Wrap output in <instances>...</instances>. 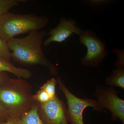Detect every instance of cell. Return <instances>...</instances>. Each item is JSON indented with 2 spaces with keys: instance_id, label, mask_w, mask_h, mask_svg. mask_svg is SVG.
Segmentation results:
<instances>
[{
  "instance_id": "obj_1",
  "label": "cell",
  "mask_w": 124,
  "mask_h": 124,
  "mask_svg": "<svg viewBox=\"0 0 124 124\" xmlns=\"http://www.w3.org/2000/svg\"><path fill=\"white\" fill-rule=\"evenodd\" d=\"M46 31H33L23 38H12L7 42L11 53V59L19 64L27 66L39 65L48 69L52 76L58 72L55 64L46 58L42 49Z\"/></svg>"
},
{
  "instance_id": "obj_2",
  "label": "cell",
  "mask_w": 124,
  "mask_h": 124,
  "mask_svg": "<svg viewBox=\"0 0 124 124\" xmlns=\"http://www.w3.org/2000/svg\"><path fill=\"white\" fill-rule=\"evenodd\" d=\"M32 87L23 78H10L0 85V104L10 118L21 117L31 108L35 102Z\"/></svg>"
},
{
  "instance_id": "obj_3",
  "label": "cell",
  "mask_w": 124,
  "mask_h": 124,
  "mask_svg": "<svg viewBox=\"0 0 124 124\" xmlns=\"http://www.w3.org/2000/svg\"><path fill=\"white\" fill-rule=\"evenodd\" d=\"M49 23L45 15L8 12L0 17V37L7 42L15 36L44 29Z\"/></svg>"
},
{
  "instance_id": "obj_4",
  "label": "cell",
  "mask_w": 124,
  "mask_h": 124,
  "mask_svg": "<svg viewBox=\"0 0 124 124\" xmlns=\"http://www.w3.org/2000/svg\"><path fill=\"white\" fill-rule=\"evenodd\" d=\"M58 85L67 100V117L70 124H84L83 113L86 108L91 107L94 110L105 112L97 100L92 98L81 99L73 94L63 84L62 78L57 77Z\"/></svg>"
},
{
  "instance_id": "obj_5",
  "label": "cell",
  "mask_w": 124,
  "mask_h": 124,
  "mask_svg": "<svg viewBox=\"0 0 124 124\" xmlns=\"http://www.w3.org/2000/svg\"><path fill=\"white\" fill-rule=\"evenodd\" d=\"M79 36V41L86 46L87 52L81 58V63L85 67H95L102 62L108 53L105 42L98 38L90 30H83Z\"/></svg>"
},
{
  "instance_id": "obj_6",
  "label": "cell",
  "mask_w": 124,
  "mask_h": 124,
  "mask_svg": "<svg viewBox=\"0 0 124 124\" xmlns=\"http://www.w3.org/2000/svg\"><path fill=\"white\" fill-rule=\"evenodd\" d=\"M94 94L102 108L110 111L113 121L119 119L124 124V100L119 97L114 88L98 85L95 87Z\"/></svg>"
},
{
  "instance_id": "obj_7",
  "label": "cell",
  "mask_w": 124,
  "mask_h": 124,
  "mask_svg": "<svg viewBox=\"0 0 124 124\" xmlns=\"http://www.w3.org/2000/svg\"><path fill=\"white\" fill-rule=\"evenodd\" d=\"M38 104V115L43 124H69L66 105L57 95L46 102Z\"/></svg>"
},
{
  "instance_id": "obj_8",
  "label": "cell",
  "mask_w": 124,
  "mask_h": 124,
  "mask_svg": "<svg viewBox=\"0 0 124 124\" xmlns=\"http://www.w3.org/2000/svg\"><path fill=\"white\" fill-rule=\"evenodd\" d=\"M82 31L78 26L77 23L74 19H69L67 20L65 17H61L57 26L50 29L48 34L50 36L44 41L43 44L45 46H47L53 42L61 43L73 33L80 35Z\"/></svg>"
},
{
  "instance_id": "obj_9",
  "label": "cell",
  "mask_w": 124,
  "mask_h": 124,
  "mask_svg": "<svg viewBox=\"0 0 124 124\" xmlns=\"http://www.w3.org/2000/svg\"><path fill=\"white\" fill-rule=\"evenodd\" d=\"M0 72H8L16 76L18 78L28 79L32 76V73L28 69L15 66L10 61L0 58Z\"/></svg>"
},
{
  "instance_id": "obj_10",
  "label": "cell",
  "mask_w": 124,
  "mask_h": 124,
  "mask_svg": "<svg viewBox=\"0 0 124 124\" xmlns=\"http://www.w3.org/2000/svg\"><path fill=\"white\" fill-rule=\"evenodd\" d=\"M105 84L110 87H117L124 90V69H113L109 76L105 79Z\"/></svg>"
},
{
  "instance_id": "obj_11",
  "label": "cell",
  "mask_w": 124,
  "mask_h": 124,
  "mask_svg": "<svg viewBox=\"0 0 124 124\" xmlns=\"http://www.w3.org/2000/svg\"><path fill=\"white\" fill-rule=\"evenodd\" d=\"M38 103L35 102L31 108L20 117V124H43L38 112Z\"/></svg>"
},
{
  "instance_id": "obj_12",
  "label": "cell",
  "mask_w": 124,
  "mask_h": 124,
  "mask_svg": "<svg viewBox=\"0 0 124 124\" xmlns=\"http://www.w3.org/2000/svg\"><path fill=\"white\" fill-rule=\"evenodd\" d=\"M58 84L57 79L55 78H53L47 81L44 84L40 89H42L46 91L48 94L50 99L54 98L57 95L55 88L57 85Z\"/></svg>"
},
{
  "instance_id": "obj_13",
  "label": "cell",
  "mask_w": 124,
  "mask_h": 124,
  "mask_svg": "<svg viewBox=\"0 0 124 124\" xmlns=\"http://www.w3.org/2000/svg\"><path fill=\"white\" fill-rule=\"evenodd\" d=\"M27 1L26 0H0V17L9 12L11 8L17 6L19 2Z\"/></svg>"
},
{
  "instance_id": "obj_14",
  "label": "cell",
  "mask_w": 124,
  "mask_h": 124,
  "mask_svg": "<svg viewBox=\"0 0 124 124\" xmlns=\"http://www.w3.org/2000/svg\"><path fill=\"white\" fill-rule=\"evenodd\" d=\"M110 51L117 55V59L115 64L116 67L124 69V50L113 48L111 49Z\"/></svg>"
},
{
  "instance_id": "obj_15",
  "label": "cell",
  "mask_w": 124,
  "mask_h": 124,
  "mask_svg": "<svg viewBox=\"0 0 124 124\" xmlns=\"http://www.w3.org/2000/svg\"><path fill=\"white\" fill-rule=\"evenodd\" d=\"M0 58L10 61L11 59V53L9 50L7 42L2 40L0 37Z\"/></svg>"
},
{
  "instance_id": "obj_16",
  "label": "cell",
  "mask_w": 124,
  "mask_h": 124,
  "mask_svg": "<svg viewBox=\"0 0 124 124\" xmlns=\"http://www.w3.org/2000/svg\"><path fill=\"white\" fill-rule=\"evenodd\" d=\"M33 98L35 101L40 104L46 102L50 99L46 91L41 89H39L35 94L33 95Z\"/></svg>"
},
{
  "instance_id": "obj_17",
  "label": "cell",
  "mask_w": 124,
  "mask_h": 124,
  "mask_svg": "<svg viewBox=\"0 0 124 124\" xmlns=\"http://www.w3.org/2000/svg\"><path fill=\"white\" fill-rule=\"evenodd\" d=\"M11 119L7 112L0 104V120L4 122Z\"/></svg>"
},
{
  "instance_id": "obj_18",
  "label": "cell",
  "mask_w": 124,
  "mask_h": 124,
  "mask_svg": "<svg viewBox=\"0 0 124 124\" xmlns=\"http://www.w3.org/2000/svg\"><path fill=\"white\" fill-rule=\"evenodd\" d=\"M10 78L9 76L6 72H0V85L4 84Z\"/></svg>"
},
{
  "instance_id": "obj_19",
  "label": "cell",
  "mask_w": 124,
  "mask_h": 124,
  "mask_svg": "<svg viewBox=\"0 0 124 124\" xmlns=\"http://www.w3.org/2000/svg\"><path fill=\"white\" fill-rule=\"evenodd\" d=\"M20 117L11 118L3 124H20Z\"/></svg>"
},
{
  "instance_id": "obj_20",
  "label": "cell",
  "mask_w": 124,
  "mask_h": 124,
  "mask_svg": "<svg viewBox=\"0 0 124 124\" xmlns=\"http://www.w3.org/2000/svg\"><path fill=\"white\" fill-rule=\"evenodd\" d=\"M88 2L91 4L94 5H100L104 4L107 2V0H89Z\"/></svg>"
},
{
  "instance_id": "obj_21",
  "label": "cell",
  "mask_w": 124,
  "mask_h": 124,
  "mask_svg": "<svg viewBox=\"0 0 124 124\" xmlns=\"http://www.w3.org/2000/svg\"><path fill=\"white\" fill-rule=\"evenodd\" d=\"M5 122H4V121H2V120H0V124H4Z\"/></svg>"
}]
</instances>
